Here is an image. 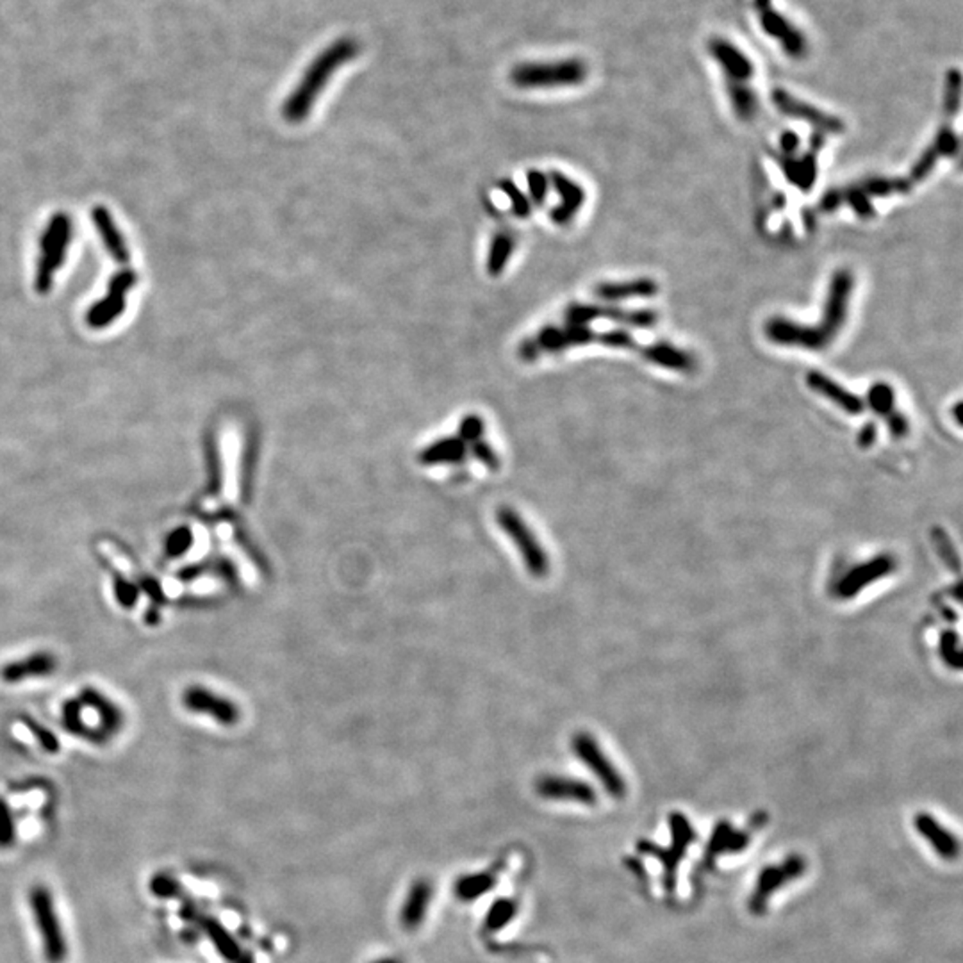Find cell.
Wrapping results in <instances>:
<instances>
[{"label":"cell","mask_w":963,"mask_h":963,"mask_svg":"<svg viewBox=\"0 0 963 963\" xmlns=\"http://www.w3.org/2000/svg\"><path fill=\"white\" fill-rule=\"evenodd\" d=\"M464 453H466V448H464L462 439L446 437V439H441V441L427 446L419 453V462L425 464V466H437V464H444V462H459L464 457Z\"/></svg>","instance_id":"44dd1931"},{"label":"cell","mask_w":963,"mask_h":963,"mask_svg":"<svg viewBox=\"0 0 963 963\" xmlns=\"http://www.w3.org/2000/svg\"><path fill=\"white\" fill-rule=\"evenodd\" d=\"M518 914V903L514 900H509V898H502L498 901L493 903V907L489 908L487 916H486V923H484V928L487 932H500L503 930L507 925L512 923V919L516 917Z\"/></svg>","instance_id":"cb8c5ba5"},{"label":"cell","mask_w":963,"mask_h":963,"mask_svg":"<svg viewBox=\"0 0 963 963\" xmlns=\"http://www.w3.org/2000/svg\"><path fill=\"white\" fill-rule=\"evenodd\" d=\"M780 147H781V150L790 157V156L798 150V147H799V138H798L794 132H785V134L781 136V139H780Z\"/></svg>","instance_id":"e575fe53"},{"label":"cell","mask_w":963,"mask_h":963,"mask_svg":"<svg viewBox=\"0 0 963 963\" xmlns=\"http://www.w3.org/2000/svg\"><path fill=\"white\" fill-rule=\"evenodd\" d=\"M914 828L942 860L951 862L959 858L960 855L959 839L946 826H942L932 814L928 812L916 814Z\"/></svg>","instance_id":"9a60e30c"},{"label":"cell","mask_w":963,"mask_h":963,"mask_svg":"<svg viewBox=\"0 0 963 963\" xmlns=\"http://www.w3.org/2000/svg\"><path fill=\"white\" fill-rule=\"evenodd\" d=\"M867 401H869V407L882 414L883 418H889L896 409V394H894V389L887 384V382H876L871 385L869 393H867Z\"/></svg>","instance_id":"d4e9b609"},{"label":"cell","mask_w":963,"mask_h":963,"mask_svg":"<svg viewBox=\"0 0 963 963\" xmlns=\"http://www.w3.org/2000/svg\"><path fill=\"white\" fill-rule=\"evenodd\" d=\"M773 102L776 104V107H778L781 113H785V114H789V116H792V118H799V120L808 122L812 127H815L817 131H821V134H824V132H828V134H841V132H844V129H846L844 123H842V120H839V118H835V116H832V114H826V113L815 109L814 106L805 104V102H801V100H798V98L787 95V93L781 91V89H774V93H773Z\"/></svg>","instance_id":"5bb4252c"},{"label":"cell","mask_w":963,"mask_h":963,"mask_svg":"<svg viewBox=\"0 0 963 963\" xmlns=\"http://www.w3.org/2000/svg\"><path fill=\"white\" fill-rule=\"evenodd\" d=\"M962 409V401H959V403L955 405V410H953V414H955V421H957L959 425H962V414H960Z\"/></svg>","instance_id":"d590c367"},{"label":"cell","mask_w":963,"mask_h":963,"mask_svg":"<svg viewBox=\"0 0 963 963\" xmlns=\"http://www.w3.org/2000/svg\"><path fill=\"white\" fill-rule=\"evenodd\" d=\"M933 541L937 543V548L941 550V555L944 557V561L948 562V566H951L955 571H959V570H960V566H959V557H957V553L953 552L955 548H953L951 541L948 539V536H946L942 530L937 528V530H933Z\"/></svg>","instance_id":"f1b7e54d"},{"label":"cell","mask_w":963,"mask_h":963,"mask_svg":"<svg viewBox=\"0 0 963 963\" xmlns=\"http://www.w3.org/2000/svg\"><path fill=\"white\" fill-rule=\"evenodd\" d=\"M862 195L867 199H885L892 195H908L912 191V186L907 182L905 177H880V179H869L862 184L855 186Z\"/></svg>","instance_id":"7402d4cb"},{"label":"cell","mask_w":963,"mask_h":963,"mask_svg":"<svg viewBox=\"0 0 963 963\" xmlns=\"http://www.w3.org/2000/svg\"><path fill=\"white\" fill-rule=\"evenodd\" d=\"M52 669H54V658L46 653H38V655H30L23 660L5 665L2 671V678L5 681H20V680H27L29 676H43L50 672Z\"/></svg>","instance_id":"d6986e66"},{"label":"cell","mask_w":963,"mask_h":963,"mask_svg":"<svg viewBox=\"0 0 963 963\" xmlns=\"http://www.w3.org/2000/svg\"><path fill=\"white\" fill-rule=\"evenodd\" d=\"M730 97H731L735 113L742 120H751L756 114L758 104H756V98H755V95L751 91L742 89V88H730Z\"/></svg>","instance_id":"83f0119b"},{"label":"cell","mask_w":963,"mask_h":963,"mask_svg":"<svg viewBox=\"0 0 963 963\" xmlns=\"http://www.w3.org/2000/svg\"><path fill=\"white\" fill-rule=\"evenodd\" d=\"M885 419H887V427H889L891 434H892L896 439H903V437L908 434V430H910V427H908V419H907L900 410H894V412H892L889 418H885Z\"/></svg>","instance_id":"4dcf8cb0"},{"label":"cell","mask_w":963,"mask_h":963,"mask_svg":"<svg viewBox=\"0 0 963 963\" xmlns=\"http://www.w3.org/2000/svg\"><path fill=\"white\" fill-rule=\"evenodd\" d=\"M184 705L188 710L209 715L224 726H234L240 722L241 712L231 699L215 694L206 687H190L184 694Z\"/></svg>","instance_id":"8fae6325"},{"label":"cell","mask_w":963,"mask_h":963,"mask_svg":"<svg viewBox=\"0 0 963 963\" xmlns=\"http://www.w3.org/2000/svg\"><path fill=\"white\" fill-rule=\"evenodd\" d=\"M360 52V43L355 38L344 36L323 48L302 75L297 88L284 104V118L291 123H300L313 111L321 91L328 86L330 77L346 63L353 61Z\"/></svg>","instance_id":"7a4b0ae2"},{"label":"cell","mask_w":963,"mask_h":963,"mask_svg":"<svg viewBox=\"0 0 963 963\" xmlns=\"http://www.w3.org/2000/svg\"><path fill=\"white\" fill-rule=\"evenodd\" d=\"M939 651L948 667L962 669L963 653L960 636L955 630H944L939 642Z\"/></svg>","instance_id":"484cf974"},{"label":"cell","mask_w":963,"mask_h":963,"mask_svg":"<svg viewBox=\"0 0 963 963\" xmlns=\"http://www.w3.org/2000/svg\"><path fill=\"white\" fill-rule=\"evenodd\" d=\"M587 77V66L579 59L552 63H520L511 70V82L520 89L577 86Z\"/></svg>","instance_id":"3957f363"},{"label":"cell","mask_w":963,"mask_h":963,"mask_svg":"<svg viewBox=\"0 0 963 963\" xmlns=\"http://www.w3.org/2000/svg\"><path fill=\"white\" fill-rule=\"evenodd\" d=\"M808 869L807 860L801 855H790L780 864H773L764 867L758 873L756 885L753 889L751 898L748 900V910L753 916H764L767 912V905L771 898L787 887L789 883L799 880Z\"/></svg>","instance_id":"8992f818"},{"label":"cell","mask_w":963,"mask_h":963,"mask_svg":"<svg viewBox=\"0 0 963 963\" xmlns=\"http://www.w3.org/2000/svg\"><path fill=\"white\" fill-rule=\"evenodd\" d=\"M206 928L209 930V935L215 942V946L218 948V951L229 960L231 963H252V960L241 951V948L238 946V942L222 928L218 926L216 923L209 921L206 925Z\"/></svg>","instance_id":"603a6c76"},{"label":"cell","mask_w":963,"mask_h":963,"mask_svg":"<svg viewBox=\"0 0 963 963\" xmlns=\"http://www.w3.org/2000/svg\"><path fill=\"white\" fill-rule=\"evenodd\" d=\"M878 439V427L874 423H866L860 432H858V437H857V443L860 448H871Z\"/></svg>","instance_id":"836d02e7"},{"label":"cell","mask_w":963,"mask_h":963,"mask_svg":"<svg viewBox=\"0 0 963 963\" xmlns=\"http://www.w3.org/2000/svg\"><path fill=\"white\" fill-rule=\"evenodd\" d=\"M473 453L475 457L491 471H498L500 469V459L496 455V452L484 441H475L473 444Z\"/></svg>","instance_id":"f546056e"},{"label":"cell","mask_w":963,"mask_h":963,"mask_svg":"<svg viewBox=\"0 0 963 963\" xmlns=\"http://www.w3.org/2000/svg\"><path fill=\"white\" fill-rule=\"evenodd\" d=\"M805 380H807V385L814 393L828 398L832 403H835L844 412L857 416V414H862L866 410V403H864V400L860 396L848 391L844 385L832 380L828 375H824L821 371H808Z\"/></svg>","instance_id":"2e32d148"},{"label":"cell","mask_w":963,"mask_h":963,"mask_svg":"<svg viewBox=\"0 0 963 963\" xmlns=\"http://www.w3.org/2000/svg\"><path fill=\"white\" fill-rule=\"evenodd\" d=\"M498 527L503 530V534L514 543L518 548L528 573L532 577L543 579L550 571V561L548 555L536 537V534L530 530V527L525 523V520L511 507H502L496 512Z\"/></svg>","instance_id":"5b68a950"},{"label":"cell","mask_w":963,"mask_h":963,"mask_svg":"<svg viewBox=\"0 0 963 963\" xmlns=\"http://www.w3.org/2000/svg\"><path fill=\"white\" fill-rule=\"evenodd\" d=\"M482 419L480 418H468L460 425V435L468 441H478L482 435Z\"/></svg>","instance_id":"d6a6232c"},{"label":"cell","mask_w":963,"mask_h":963,"mask_svg":"<svg viewBox=\"0 0 963 963\" xmlns=\"http://www.w3.org/2000/svg\"><path fill=\"white\" fill-rule=\"evenodd\" d=\"M658 295V284L653 279H636L627 283H604L596 288V297L602 300H632L653 299Z\"/></svg>","instance_id":"ac0fdd59"},{"label":"cell","mask_w":963,"mask_h":963,"mask_svg":"<svg viewBox=\"0 0 963 963\" xmlns=\"http://www.w3.org/2000/svg\"><path fill=\"white\" fill-rule=\"evenodd\" d=\"M751 842V833L748 830H737L730 821H719L710 835L705 857L699 864V873H706L714 867L715 860L724 855L742 853Z\"/></svg>","instance_id":"7c38bea8"},{"label":"cell","mask_w":963,"mask_h":963,"mask_svg":"<svg viewBox=\"0 0 963 963\" xmlns=\"http://www.w3.org/2000/svg\"><path fill=\"white\" fill-rule=\"evenodd\" d=\"M717 54L719 59L724 61V68L735 75L737 79H746L748 75H751V64L735 50L724 46L722 43L717 45V50H714Z\"/></svg>","instance_id":"4316f807"},{"label":"cell","mask_w":963,"mask_h":963,"mask_svg":"<svg viewBox=\"0 0 963 963\" xmlns=\"http://www.w3.org/2000/svg\"><path fill=\"white\" fill-rule=\"evenodd\" d=\"M536 790L550 801H573L587 807L598 801V794L589 783L570 776L545 774L536 781Z\"/></svg>","instance_id":"4fadbf2b"},{"label":"cell","mask_w":963,"mask_h":963,"mask_svg":"<svg viewBox=\"0 0 963 963\" xmlns=\"http://www.w3.org/2000/svg\"><path fill=\"white\" fill-rule=\"evenodd\" d=\"M13 823L5 805L0 803V846H9L13 842Z\"/></svg>","instance_id":"1f68e13d"},{"label":"cell","mask_w":963,"mask_h":963,"mask_svg":"<svg viewBox=\"0 0 963 963\" xmlns=\"http://www.w3.org/2000/svg\"><path fill=\"white\" fill-rule=\"evenodd\" d=\"M432 892L434 889L428 880H416L410 885L400 914V923L403 930L414 932L423 925L432 901Z\"/></svg>","instance_id":"e0dca14e"},{"label":"cell","mask_w":963,"mask_h":963,"mask_svg":"<svg viewBox=\"0 0 963 963\" xmlns=\"http://www.w3.org/2000/svg\"><path fill=\"white\" fill-rule=\"evenodd\" d=\"M855 290V277L849 270L841 268L832 275L823 321L807 326L785 318H771L765 323V337L780 346H796L810 351H824L844 328L849 302Z\"/></svg>","instance_id":"6da1fadb"},{"label":"cell","mask_w":963,"mask_h":963,"mask_svg":"<svg viewBox=\"0 0 963 963\" xmlns=\"http://www.w3.org/2000/svg\"><path fill=\"white\" fill-rule=\"evenodd\" d=\"M669 828H671V846L669 848L663 849V848L656 846L655 842L641 841L639 842V851L644 855L655 857L660 862V866L663 869L662 885H663V889L667 892H672L674 887H676L678 866L683 860V857L687 855V848L692 842H696V832H694L690 821L680 812H672L669 815Z\"/></svg>","instance_id":"277c9868"},{"label":"cell","mask_w":963,"mask_h":963,"mask_svg":"<svg viewBox=\"0 0 963 963\" xmlns=\"http://www.w3.org/2000/svg\"><path fill=\"white\" fill-rule=\"evenodd\" d=\"M896 571V559L889 553L876 555L853 570H849L837 584L835 595L841 600H851L858 596L864 589L873 586L874 582L885 579L887 575Z\"/></svg>","instance_id":"9c48e42d"},{"label":"cell","mask_w":963,"mask_h":963,"mask_svg":"<svg viewBox=\"0 0 963 963\" xmlns=\"http://www.w3.org/2000/svg\"><path fill=\"white\" fill-rule=\"evenodd\" d=\"M571 749L584 762V765L596 774L604 789L614 799H623L627 796V781L621 773L614 767L611 758L604 753L598 740L587 731H577L571 740Z\"/></svg>","instance_id":"52a82bcc"},{"label":"cell","mask_w":963,"mask_h":963,"mask_svg":"<svg viewBox=\"0 0 963 963\" xmlns=\"http://www.w3.org/2000/svg\"><path fill=\"white\" fill-rule=\"evenodd\" d=\"M570 323L586 325L587 321L607 318L614 323H621L634 328H651L658 323V315L651 309L629 311L621 308H602V306H571L566 313Z\"/></svg>","instance_id":"30bf717a"},{"label":"cell","mask_w":963,"mask_h":963,"mask_svg":"<svg viewBox=\"0 0 963 963\" xmlns=\"http://www.w3.org/2000/svg\"><path fill=\"white\" fill-rule=\"evenodd\" d=\"M371 963H405L401 959H396V957H385V959H378L375 962Z\"/></svg>","instance_id":"8d00e7d4"},{"label":"cell","mask_w":963,"mask_h":963,"mask_svg":"<svg viewBox=\"0 0 963 963\" xmlns=\"http://www.w3.org/2000/svg\"><path fill=\"white\" fill-rule=\"evenodd\" d=\"M30 908L38 923L45 957L52 963H61L66 959V941L59 926L57 914L54 910L52 896L45 887H34L30 892Z\"/></svg>","instance_id":"ba28073f"},{"label":"cell","mask_w":963,"mask_h":963,"mask_svg":"<svg viewBox=\"0 0 963 963\" xmlns=\"http://www.w3.org/2000/svg\"><path fill=\"white\" fill-rule=\"evenodd\" d=\"M496 882H498V878H496V874L493 871L466 874V876H460L455 882L453 892H455L459 901L469 903V901H475V900L486 896L491 889H494Z\"/></svg>","instance_id":"ffe728a7"}]
</instances>
